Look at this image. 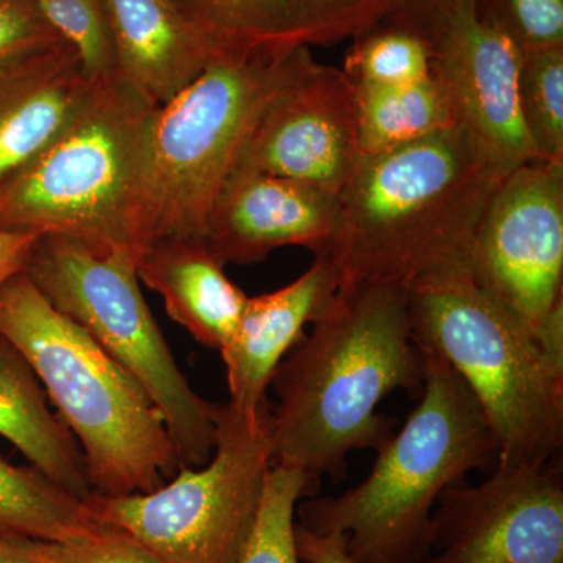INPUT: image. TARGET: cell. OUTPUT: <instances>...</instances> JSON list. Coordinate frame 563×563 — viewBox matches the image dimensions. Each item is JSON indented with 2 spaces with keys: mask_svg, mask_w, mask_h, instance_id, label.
<instances>
[{
  "mask_svg": "<svg viewBox=\"0 0 563 563\" xmlns=\"http://www.w3.org/2000/svg\"><path fill=\"white\" fill-rule=\"evenodd\" d=\"M422 384L424 355L413 339L406 288L339 291L273 374L269 387L279 399L273 465L343 481L352 451H377L395 433L396 420L377 413V406L401 388L421 393Z\"/></svg>",
  "mask_w": 563,
  "mask_h": 563,
  "instance_id": "6da1fadb",
  "label": "cell"
},
{
  "mask_svg": "<svg viewBox=\"0 0 563 563\" xmlns=\"http://www.w3.org/2000/svg\"><path fill=\"white\" fill-rule=\"evenodd\" d=\"M504 177L457 128L361 155L322 254L340 291L377 284L410 290L472 273L474 236Z\"/></svg>",
  "mask_w": 563,
  "mask_h": 563,
  "instance_id": "7a4b0ae2",
  "label": "cell"
},
{
  "mask_svg": "<svg viewBox=\"0 0 563 563\" xmlns=\"http://www.w3.org/2000/svg\"><path fill=\"white\" fill-rule=\"evenodd\" d=\"M158 107L120 73L96 81L69 128L0 185V231L60 235L139 262Z\"/></svg>",
  "mask_w": 563,
  "mask_h": 563,
  "instance_id": "3957f363",
  "label": "cell"
},
{
  "mask_svg": "<svg viewBox=\"0 0 563 563\" xmlns=\"http://www.w3.org/2000/svg\"><path fill=\"white\" fill-rule=\"evenodd\" d=\"M409 420L377 450L372 473L340 496L306 498L298 523L346 533L350 563H417L429 553L432 509L473 470L495 468L499 446L461 376L432 351Z\"/></svg>",
  "mask_w": 563,
  "mask_h": 563,
  "instance_id": "277c9868",
  "label": "cell"
},
{
  "mask_svg": "<svg viewBox=\"0 0 563 563\" xmlns=\"http://www.w3.org/2000/svg\"><path fill=\"white\" fill-rule=\"evenodd\" d=\"M0 335L31 363L80 443L92 493H151L179 473L176 446L146 390L24 272L0 287Z\"/></svg>",
  "mask_w": 563,
  "mask_h": 563,
  "instance_id": "5b68a950",
  "label": "cell"
},
{
  "mask_svg": "<svg viewBox=\"0 0 563 563\" xmlns=\"http://www.w3.org/2000/svg\"><path fill=\"white\" fill-rule=\"evenodd\" d=\"M421 351L450 363L473 393L499 446V461L547 465L563 444V363L520 318L454 274L407 290Z\"/></svg>",
  "mask_w": 563,
  "mask_h": 563,
  "instance_id": "8992f818",
  "label": "cell"
},
{
  "mask_svg": "<svg viewBox=\"0 0 563 563\" xmlns=\"http://www.w3.org/2000/svg\"><path fill=\"white\" fill-rule=\"evenodd\" d=\"M24 273L41 295L131 373L161 410L181 468H201L217 444L222 404L192 390L144 301L136 262L41 235Z\"/></svg>",
  "mask_w": 563,
  "mask_h": 563,
  "instance_id": "52a82bcc",
  "label": "cell"
},
{
  "mask_svg": "<svg viewBox=\"0 0 563 563\" xmlns=\"http://www.w3.org/2000/svg\"><path fill=\"white\" fill-rule=\"evenodd\" d=\"M298 49L217 54L198 79L158 107L152 128L150 244L169 236L203 240L211 206L252 122L290 73Z\"/></svg>",
  "mask_w": 563,
  "mask_h": 563,
  "instance_id": "ba28073f",
  "label": "cell"
},
{
  "mask_svg": "<svg viewBox=\"0 0 563 563\" xmlns=\"http://www.w3.org/2000/svg\"><path fill=\"white\" fill-rule=\"evenodd\" d=\"M269 402L255 415L222 404L217 444L201 468H181L158 490L91 493L85 504L165 563H239L261 510L273 466Z\"/></svg>",
  "mask_w": 563,
  "mask_h": 563,
  "instance_id": "9c48e42d",
  "label": "cell"
},
{
  "mask_svg": "<svg viewBox=\"0 0 563 563\" xmlns=\"http://www.w3.org/2000/svg\"><path fill=\"white\" fill-rule=\"evenodd\" d=\"M472 276L539 333L563 301V162L536 158L504 177L474 236Z\"/></svg>",
  "mask_w": 563,
  "mask_h": 563,
  "instance_id": "30bf717a",
  "label": "cell"
},
{
  "mask_svg": "<svg viewBox=\"0 0 563 563\" xmlns=\"http://www.w3.org/2000/svg\"><path fill=\"white\" fill-rule=\"evenodd\" d=\"M454 125L504 176L536 161L518 107L521 52L477 11L476 0H432L413 22Z\"/></svg>",
  "mask_w": 563,
  "mask_h": 563,
  "instance_id": "8fae6325",
  "label": "cell"
},
{
  "mask_svg": "<svg viewBox=\"0 0 563 563\" xmlns=\"http://www.w3.org/2000/svg\"><path fill=\"white\" fill-rule=\"evenodd\" d=\"M429 553L417 563H563L561 457L496 463L490 477L440 495Z\"/></svg>",
  "mask_w": 563,
  "mask_h": 563,
  "instance_id": "7c38bea8",
  "label": "cell"
},
{
  "mask_svg": "<svg viewBox=\"0 0 563 563\" xmlns=\"http://www.w3.org/2000/svg\"><path fill=\"white\" fill-rule=\"evenodd\" d=\"M361 157L354 85L343 69L296 51L290 73L263 106L233 168L303 181L339 195Z\"/></svg>",
  "mask_w": 563,
  "mask_h": 563,
  "instance_id": "4fadbf2b",
  "label": "cell"
},
{
  "mask_svg": "<svg viewBox=\"0 0 563 563\" xmlns=\"http://www.w3.org/2000/svg\"><path fill=\"white\" fill-rule=\"evenodd\" d=\"M339 195L252 169L233 168L206 224L207 246L222 263H261L274 250L302 246L324 254Z\"/></svg>",
  "mask_w": 563,
  "mask_h": 563,
  "instance_id": "5bb4252c",
  "label": "cell"
},
{
  "mask_svg": "<svg viewBox=\"0 0 563 563\" xmlns=\"http://www.w3.org/2000/svg\"><path fill=\"white\" fill-rule=\"evenodd\" d=\"M391 0H173L222 52L331 46L368 31Z\"/></svg>",
  "mask_w": 563,
  "mask_h": 563,
  "instance_id": "9a60e30c",
  "label": "cell"
},
{
  "mask_svg": "<svg viewBox=\"0 0 563 563\" xmlns=\"http://www.w3.org/2000/svg\"><path fill=\"white\" fill-rule=\"evenodd\" d=\"M339 291V274L321 254L287 287L247 298L235 332L220 350L233 407L255 415L268 404L266 390L277 366L301 342L303 328L331 309Z\"/></svg>",
  "mask_w": 563,
  "mask_h": 563,
  "instance_id": "2e32d148",
  "label": "cell"
},
{
  "mask_svg": "<svg viewBox=\"0 0 563 563\" xmlns=\"http://www.w3.org/2000/svg\"><path fill=\"white\" fill-rule=\"evenodd\" d=\"M95 87L68 43L0 69V185L69 128Z\"/></svg>",
  "mask_w": 563,
  "mask_h": 563,
  "instance_id": "e0dca14e",
  "label": "cell"
},
{
  "mask_svg": "<svg viewBox=\"0 0 563 563\" xmlns=\"http://www.w3.org/2000/svg\"><path fill=\"white\" fill-rule=\"evenodd\" d=\"M118 73L165 106L213 60V44L173 0H106Z\"/></svg>",
  "mask_w": 563,
  "mask_h": 563,
  "instance_id": "ac0fdd59",
  "label": "cell"
},
{
  "mask_svg": "<svg viewBox=\"0 0 563 563\" xmlns=\"http://www.w3.org/2000/svg\"><path fill=\"white\" fill-rule=\"evenodd\" d=\"M136 276L162 296L177 324L211 350L229 342L247 301L202 239L154 240L136 262Z\"/></svg>",
  "mask_w": 563,
  "mask_h": 563,
  "instance_id": "d6986e66",
  "label": "cell"
},
{
  "mask_svg": "<svg viewBox=\"0 0 563 563\" xmlns=\"http://www.w3.org/2000/svg\"><path fill=\"white\" fill-rule=\"evenodd\" d=\"M0 435L62 490L76 498L91 495L80 444L60 415L47 402L46 390L24 354L0 335Z\"/></svg>",
  "mask_w": 563,
  "mask_h": 563,
  "instance_id": "ffe728a7",
  "label": "cell"
},
{
  "mask_svg": "<svg viewBox=\"0 0 563 563\" xmlns=\"http://www.w3.org/2000/svg\"><path fill=\"white\" fill-rule=\"evenodd\" d=\"M354 106L361 155L380 154L455 128L453 111L432 74L412 84L354 85Z\"/></svg>",
  "mask_w": 563,
  "mask_h": 563,
  "instance_id": "44dd1931",
  "label": "cell"
},
{
  "mask_svg": "<svg viewBox=\"0 0 563 563\" xmlns=\"http://www.w3.org/2000/svg\"><path fill=\"white\" fill-rule=\"evenodd\" d=\"M99 525L85 501L35 466H14L0 457V531L62 544Z\"/></svg>",
  "mask_w": 563,
  "mask_h": 563,
  "instance_id": "7402d4cb",
  "label": "cell"
},
{
  "mask_svg": "<svg viewBox=\"0 0 563 563\" xmlns=\"http://www.w3.org/2000/svg\"><path fill=\"white\" fill-rule=\"evenodd\" d=\"M343 73L354 85H401L431 74L424 33L404 22L380 20L355 36Z\"/></svg>",
  "mask_w": 563,
  "mask_h": 563,
  "instance_id": "603a6c76",
  "label": "cell"
},
{
  "mask_svg": "<svg viewBox=\"0 0 563 563\" xmlns=\"http://www.w3.org/2000/svg\"><path fill=\"white\" fill-rule=\"evenodd\" d=\"M518 107L537 158L563 162V47L521 52Z\"/></svg>",
  "mask_w": 563,
  "mask_h": 563,
  "instance_id": "cb8c5ba5",
  "label": "cell"
},
{
  "mask_svg": "<svg viewBox=\"0 0 563 563\" xmlns=\"http://www.w3.org/2000/svg\"><path fill=\"white\" fill-rule=\"evenodd\" d=\"M321 479L295 466L273 465L257 523L239 563H306L296 550V507L320 492Z\"/></svg>",
  "mask_w": 563,
  "mask_h": 563,
  "instance_id": "d4e9b609",
  "label": "cell"
},
{
  "mask_svg": "<svg viewBox=\"0 0 563 563\" xmlns=\"http://www.w3.org/2000/svg\"><path fill=\"white\" fill-rule=\"evenodd\" d=\"M41 13L79 55L85 76L92 81L118 73L106 0H36Z\"/></svg>",
  "mask_w": 563,
  "mask_h": 563,
  "instance_id": "484cf974",
  "label": "cell"
},
{
  "mask_svg": "<svg viewBox=\"0 0 563 563\" xmlns=\"http://www.w3.org/2000/svg\"><path fill=\"white\" fill-rule=\"evenodd\" d=\"M477 11L520 52L563 47V0H476Z\"/></svg>",
  "mask_w": 563,
  "mask_h": 563,
  "instance_id": "4316f807",
  "label": "cell"
},
{
  "mask_svg": "<svg viewBox=\"0 0 563 563\" xmlns=\"http://www.w3.org/2000/svg\"><path fill=\"white\" fill-rule=\"evenodd\" d=\"M65 43L36 0H0V69Z\"/></svg>",
  "mask_w": 563,
  "mask_h": 563,
  "instance_id": "83f0119b",
  "label": "cell"
},
{
  "mask_svg": "<svg viewBox=\"0 0 563 563\" xmlns=\"http://www.w3.org/2000/svg\"><path fill=\"white\" fill-rule=\"evenodd\" d=\"M57 551L60 563H165L128 532L102 523L68 543H57Z\"/></svg>",
  "mask_w": 563,
  "mask_h": 563,
  "instance_id": "f1b7e54d",
  "label": "cell"
},
{
  "mask_svg": "<svg viewBox=\"0 0 563 563\" xmlns=\"http://www.w3.org/2000/svg\"><path fill=\"white\" fill-rule=\"evenodd\" d=\"M346 533H314L296 521L295 542L301 561L306 563H350L346 553Z\"/></svg>",
  "mask_w": 563,
  "mask_h": 563,
  "instance_id": "f546056e",
  "label": "cell"
},
{
  "mask_svg": "<svg viewBox=\"0 0 563 563\" xmlns=\"http://www.w3.org/2000/svg\"><path fill=\"white\" fill-rule=\"evenodd\" d=\"M0 563H60L57 543L0 531Z\"/></svg>",
  "mask_w": 563,
  "mask_h": 563,
  "instance_id": "4dcf8cb0",
  "label": "cell"
},
{
  "mask_svg": "<svg viewBox=\"0 0 563 563\" xmlns=\"http://www.w3.org/2000/svg\"><path fill=\"white\" fill-rule=\"evenodd\" d=\"M40 236L33 232L0 231V287L14 274L24 272L29 255Z\"/></svg>",
  "mask_w": 563,
  "mask_h": 563,
  "instance_id": "1f68e13d",
  "label": "cell"
},
{
  "mask_svg": "<svg viewBox=\"0 0 563 563\" xmlns=\"http://www.w3.org/2000/svg\"><path fill=\"white\" fill-rule=\"evenodd\" d=\"M432 0H391L390 9L380 20H391L412 24L431 5Z\"/></svg>",
  "mask_w": 563,
  "mask_h": 563,
  "instance_id": "d6a6232c",
  "label": "cell"
}]
</instances>
